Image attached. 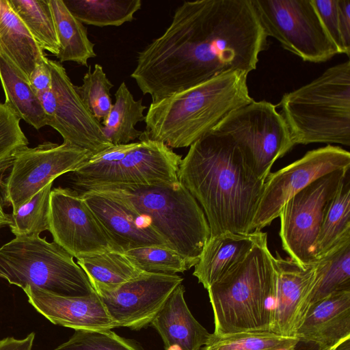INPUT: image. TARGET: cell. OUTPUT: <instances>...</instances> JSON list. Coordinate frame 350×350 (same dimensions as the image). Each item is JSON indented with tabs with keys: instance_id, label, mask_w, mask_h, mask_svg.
Returning a JSON list of instances; mask_svg holds the SVG:
<instances>
[{
	"instance_id": "obj_19",
	"label": "cell",
	"mask_w": 350,
	"mask_h": 350,
	"mask_svg": "<svg viewBox=\"0 0 350 350\" xmlns=\"http://www.w3.org/2000/svg\"><path fill=\"white\" fill-rule=\"evenodd\" d=\"M29 303L52 323L75 330H105L115 324L96 294L63 296L27 286Z\"/></svg>"
},
{
	"instance_id": "obj_18",
	"label": "cell",
	"mask_w": 350,
	"mask_h": 350,
	"mask_svg": "<svg viewBox=\"0 0 350 350\" xmlns=\"http://www.w3.org/2000/svg\"><path fill=\"white\" fill-rule=\"evenodd\" d=\"M81 196L118 252L151 245L170 247L148 219L124 202L92 191H82Z\"/></svg>"
},
{
	"instance_id": "obj_23",
	"label": "cell",
	"mask_w": 350,
	"mask_h": 350,
	"mask_svg": "<svg viewBox=\"0 0 350 350\" xmlns=\"http://www.w3.org/2000/svg\"><path fill=\"white\" fill-rule=\"evenodd\" d=\"M0 51L28 78L36 65L47 59L8 0H0Z\"/></svg>"
},
{
	"instance_id": "obj_10",
	"label": "cell",
	"mask_w": 350,
	"mask_h": 350,
	"mask_svg": "<svg viewBox=\"0 0 350 350\" xmlns=\"http://www.w3.org/2000/svg\"><path fill=\"white\" fill-rule=\"evenodd\" d=\"M349 168L330 172L314 180L292 196L280 213L282 248L291 259L304 267L315 262L313 247L324 216Z\"/></svg>"
},
{
	"instance_id": "obj_33",
	"label": "cell",
	"mask_w": 350,
	"mask_h": 350,
	"mask_svg": "<svg viewBox=\"0 0 350 350\" xmlns=\"http://www.w3.org/2000/svg\"><path fill=\"white\" fill-rule=\"evenodd\" d=\"M52 184L46 185L12 213L9 226L16 237L40 235L49 230Z\"/></svg>"
},
{
	"instance_id": "obj_7",
	"label": "cell",
	"mask_w": 350,
	"mask_h": 350,
	"mask_svg": "<svg viewBox=\"0 0 350 350\" xmlns=\"http://www.w3.org/2000/svg\"><path fill=\"white\" fill-rule=\"evenodd\" d=\"M0 278L23 290L31 286L63 296L95 292L73 256L39 235L16 237L0 247Z\"/></svg>"
},
{
	"instance_id": "obj_4",
	"label": "cell",
	"mask_w": 350,
	"mask_h": 350,
	"mask_svg": "<svg viewBox=\"0 0 350 350\" xmlns=\"http://www.w3.org/2000/svg\"><path fill=\"white\" fill-rule=\"evenodd\" d=\"M276 280L265 233L243 261L207 289L214 315L213 334L271 332Z\"/></svg>"
},
{
	"instance_id": "obj_21",
	"label": "cell",
	"mask_w": 350,
	"mask_h": 350,
	"mask_svg": "<svg viewBox=\"0 0 350 350\" xmlns=\"http://www.w3.org/2000/svg\"><path fill=\"white\" fill-rule=\"evenodd\" d=\"M179 284L151 323L161 337L165 350H200L211 334L195 319Z\"/></svg>"
},
{
	"instance_id": "obj_1",
	"label": "cell",
	"mask_w": 350,
	"mask_h": 350,
	"mask_svg": "<svg viewBox=\"0 0 350 350\" xmlns=\"http://www.w3.org/2000/svg\"><path fill=\"white\" fill-rule=\"evenodd\" d=\"M266 35L251 0L185 1L131 75L154 103L228 72L256 69Z\"/></svg>"
},
{
	"instance_id": "obj_12",
	"label": "cell",
	"mask_w": 350,
	"mask_h": 350,
	"mask_svg": "<svg viewBox=\"0 0 350 350\" xmlns=\"http://www.w3.org/2000/svg\"><path fill=\"white\" fill-rule=\"evenodd\" d=\"M48 64L51 88L38 96L46 125L55 129L64 142L86 150L91 155L111 146L103 133L101 122L85 107L62 64L49 59Z\"/></svg>"
},
{
	"instance_id": "obj_25",
	"label": "cell",
	"mask_w": 350,
	"mask_h": 350,
	"mask_svg": "<svg viewBox=\"0 0 350 350\" xmlns=\"http://www.w3.org/2000/svg\"><path fill=\"white\" fill-rule=\"evenodd\" d=\"M59 45L56 55L60 63L73 62L88 66L95 57L94 44L88 36L87 28L68 10L63 0H49Z\"/></svg>"
},
{
	"instance_id": "obj_16",
	"label": "cell",
	"mask_w": 350,
	"mask_h": 350,
	"mask_svg": "<svg viewBox=\"0 0 350 350\" xmlns=\"http://www.w3.org/2000/svg\"><path fill=\"white\" fill-rule=\"evenodd\" d=\"M273 260L277 280L271 332L296 337L310 307L316 265L304 267L291 258H283L277 252Z\"/></svg>"
},
{
	"instance_id": "obj_39",
	"label": "cell",
	"mask_w": 350,
	"mask_h": 350,
	"mask_svg": "<svg viewBox=\"0 0 350 350\" xmlns=\"http://www.w3.org/2000/svg\"><path fill=\"white\" fill-rule=\"evenodd\" d=\"M29 80L38 96L51 88V73L48 64V58L44 62L36 65L29 77Z\"/></svg>"
},
{
	"instance_id": "obj_37",
	"label": "cell",
	"mask_w": 350,
	"mask_h": 350,
	"mask_svg": "<svg viewBox=\"0 0 350 350\" xmlns=\"http://www.w3.org/2000/svg\"><path fill=\"white\" fill-rule=\"evenodd\" d=\"M53 350H140L111 329L75 330L70 339Z\"/></svg>"
},
{
	"instance_id": "obj_27",
	"label": "cell",
	"mask_w": 350,
	"mask_h": 350,
	"mask_svg": "<svg viewBox=\"0 0 350 350\" xmlns=\"http://www.w3.org/2000/svg\"><path fill=\"white\" fill-rule=\"evenodd\" d=\"M350 239V172L344 174L321 226L313 247L314 261Z\"/></svg>"
},
{
	"instance_id": "obj_40",
	"label": "cell",
	"mask_w": 350,
	"mask_h": 350,
	"mask_svg": "<svg viewBox=\"0 0 350 350\" xmlns=\"http://www.w3.org/2000/svg\"><path fill=\"white\" fill-rule=\"evenodd\" d=\"M35 334L30 333L23 339L7 337L0 340V350H32Z\"/></svg>"
},
{
	"instance_id": "obj_14",
	"label": "cell",
	"mask_w": 350,
	"mask_h": 350,
	"mask_svg": "<svg viewBox=\"0 0 350 350\" xmlns=\"http://www.w3.org/2000/svg\"><path fill=\"white\" fill-rule=\"evenodd\" d=\"M49 230L53 242L77 259L118 252L85 200L75 190H51Z\"/></svg>"
},
{
	"instance_id": "obj_15",
	"label": "cell",
	"mask_w": 350,
	"mask_h": 350,
	"mask_svg": "<svg viewBox=\"0 0 350 350\" xmlns=\"http://www.w3.org/2000/svg\"><path fill=\"white\" fill-rule=\"evenodd\" d=\"M183 278L144 273L115 288L96 290L116 327L139 330L150 325Z\"/></svg>"
},
{
	"instance_id": "obj_8",
	"label": "cell",
	"mask_w": 350,
	"mask_h": 350,
	"mask_svg": "<svg viewBox=\"0 0 350 350\" xmlns=\"http://www.w3.org/2000/svg\"><path fill=\"white\" fill-rule=\"evenodd\" d=\"M276 107L266 100H253L229 113L213 129L234 141L255 174L265 181L275 161L295 146Z\"/></svg>"
},
{
	"instance_id": "obj_42",
	"label": "cell",
	"mask_w": 350,
	"mask_h": 350,
	"mask_svg": "<svg viewBox=\"0 0 350 350\" xmlns=\"http://www.w3.org/2000/svg\"><path fill=\"white\" fill-rule=\"evenodd\" d=\"M11 215L7 214L3 208L2 201L0 196V229L5 226L10 225Z\"/></svg>"
},
{
	"instance_id": "obj_24",
	"label": "cell",
	"mask_w": 350,
	"mask_h": 350,
	"mask_svg": "<svg viewBox=\"0 0 350 350\" xmlns=\"http://www.w3.org/2000/svg\"><path fill=\"white\" fill-rule=\"evenodd\" d=\"M0 81L6 107L36 129L46 125L45 112L29 78L1 51Z\"/></svg>"
},
{
	"instance_id": "obj_36",
	"label": "cell",
	"mask_w": 350,
	"mask_h": 350,
	"mask_svg": "<svg viewBox=\"0 0 350 350\" xmlns=\"http://www.w3.org/2000/svg\"><path fill=\"white\" fill-rule=\"evenodd\" d=\"M113 85L107 77L103 66L99 64L94 65L83 78V83L76 86L75 89L85 107L93 116L100 122L109 113L113 103L110 96V90Z\"/></svg>"
},
{
	"instance_id": "obj_5",
	"label": "cell",
	"mask_w": 350,
	"mask_h": 350,
	"mask_svg": "<svg viewBox=\"0 0 350 350\" xmlns=\"http://www.w3.org/2000/svg\"><path fill=\"white\" fill-rule=\"evenodd\" d=\"M110 196L148 219L170 247L198 262L211 232L201 206L179 181L160 185H98L81 187Z\"/></svg>"
},
{
	"instance_id": "obj_22",
	"label": "cell",
	"mask_w": 350,
	"mask_h": 350,
	"mask_svg": "<svg viewBox=\"0 0 350 350\" xmlns=\"http://www.w3.org/2000/svg\"><path fill=\"white\" fill-rule=\"evenodd\" d=\"M265 232H226L210 237L204 247L193 275L206 290L244 260Z\"/></svg>"
},
{
	"instance_id": "obj_9",
	"label": "cell",
	"mask_w": 350,
	"mask_h": 350,
	"mask_svg": "<svg viewBox=\"0 0 350 350\" xmlns=\"http://www.w3.org/2000/svg\"><path fill=\"white\" fill-rule=\"evenodd\" d=\"M267 37L303 61L324 62L339 52L312 0H251Z\"/></svg>"
},
{
	"instance_id": "obj_28",
	"label": "cell",
	"mask_w": 350,
	"mask_h": 350,
	"mask_svg": "<svg viewBox=\"0 0 350 350\" xmlns=\"http://www.w3.org/2000/svg\"><path fill=\"white\" fill-rule=\"evenodd\" d=\"M94 291L115 288L145 272L137 269L124 253L117 251L77 258Z\"/></svg>"
},
{
	"instance_id": "obj_26",
	"label": "cell",
	"mask_w": 350,
	"mask_h": 350,
	"mask_svg": "<svg viewBox=\"0 0 350 350\" xmlns=\"http://www.w3.org/2000/svg\"><path fill=\"white\" fill-rule=\"evenodd\" d=\"M146 106L142 100H135L124 82L115 93V102L108 116L103 120V133L111 145L127 144L140 139L143 131L135 128L145 120Z\"/></svg>"
},
{
	"instance_id": "obj_35",
	"label": "cell",
	"mask_w": 350,
	"mask_h": 350,
	"mask_svg": "<svg viewBox=\"0 0 350 350\" xmlns=\"http://www.w3.org/2000/svg\"><path fill=\"white\" fill-rule=\"evenodd\" d=\"M297 337H286L269 332H245L211 336L200 350H273L297 341Z\"/></svg>"
},
{
	"instance_id": "obj_43",
	"label": "cell",
	"mask_w": 350,
	"mask_h": 350,
	"mask_svg": "<svg viewBox=\"0 0 350 350\" xmlns=\"http://www.w3.org/2000/svg\"><path fill=\"white\" fill-rule=\"evenodd\" d=\"M334 350H350V349L346 345H341L335 348Z\"/></svg>"
},
{
	"instance_id": "obj_41",
	"label": "cell",
	"mask_w": 350,
	"mask_h": 350,
	"mask_svg": "<svg viewBox=\"0 0 350 350\" xmlns=\"http://www.w3.org/2000/svg\"><path fill=\"white\" fill-rule=\"evenodd\" d=\"M335 347H323L310 341L299 340L292 344L280 347L273 350H334Z\"/></svg>"
},
{
	"instance_id": "obj_34",
	"label": "cell",
	"mask_w": 350,
	"mask_h": 350,
	"mask_svg": "<svg viewBox=\"0 0 350 350\" xmlns=\"http://www.w3.org/2000/svg\"><path fill=\"white\" fill-rule=\"evenodd\" d=\"M339 53L350 55V0H312Z\"/></svg>"
},
{
	"instance_id": "obj_11",
	"label": "cell",
	"mask_w": 350,
	"mask_h": 350,
	"mask_svg": "<svg viewBox=\"0 0 350 350\" xmlns=\"http://www.w3.org/2000/svg\"><path fill=\"white\" fill-rule=\"evenodd\" d=\"M91 154L63 142H44L34 148L24 147L14 156L4 184V200L16 211L40 190L60 175L75 172Z\"/></svg>"
},
{
	"instance_id": "obj_17",
	"label": "cell",
	"mask_w": 350,
	"mask_h": 350,
	"mask_svg": "<svg viewBox=\"0 0 350 350\" xmlns=\"http://www.w3.org/2000/svg\"><path fill=\"white\" fill-rule=\"evenodd\" d=\"M181 160V155L162 142L141 140L98 182L91 185L172 184L178 181V171Z\"/></svg>"
},
{
	"instance_id": "obj_30",
	"label": "cell",
	"mask_w": 350,
	"mask_h": 350,
	"mask_svg": "<svg viewBox=\"0 0 350 350\" xmlns=\"http://www.w3.org/2000/svg\"><path fill=\"white\" fill-rule=\"evenodd\" d=\"M83 24L103 27H118L135 18L141 9V0H63Z\"/></svg>"
},
{
	"instance_id": "obj_2",
	"label": "cell",
	"mask_w": 350,
	"mask_h": 350,
	"mask_svg": "<svg viewBox=\"0 0 350 350\" xmlns=\"http://www.w3.org/2000/svg\"><path fill=\"white\" fill-rule=\"evenodd\" d=\"M178 180L203 210L213 237L252 232L265 180L228 135L212 130L189 146Z\"/></svg>"
},
{
	"instance_id": "obj_13",
	"label": "cell",
	"mask_w": 350,
	"mask_h": 350,
	"mask_svg": "<svg viewBox=\"0 0 350 350\" xmlns=\"http://www.w3.org/2000/svg\"><path fill=\"white\" fill-rule=\"evenodd\" d=\"M350 167V153L330 144L307 152L288 165L270 173L252 224L261 231L279 217L284 204L295 194L321 176Z\"/></svg>"
},
{
	"instance_id": "obj_38",
	"label": "cell",
	"mask_w": 350,
	"mask_h": 350,
	"mask_svg": "<svg viewBox=\"0 0 350 350\" xmlns=\"http://www.w3.org/2000/svg\"><path fill=\"white\" fill-rule=\"evenodd\" d=\"M21 119L0 103V178L10 167L14 154L27 146L28 139L20 126Z\"/></svg>"
},
{
	"instance_id": "obj_3",
	"label": "cell",
	"mask_w": 350,
	"mask_h": 350,
	"mask_svg": "<svg viewBox=\"0 0 350 350\" xmlns=\"http://www.w3.org/2000/svg\"><path fill=\"white\" fill-rule=\"evenodd\" d=\"M247 78L243 72H225L151 103L139 141H158L172 149L190 146L229 113L254 100Z\"/></svg>"
},
{
	"instance_id": "obj_32",
	"label": "cell",
	"mask_w": 350,
	"mask_h": 350,
	"mask_svg": "<svg viewBox=\"0 0 350 350\" xmlns=\"http://www.w3.org/2000/svg\"><path fill=\"white\" fill-rule=\"evenodd\" d=\"M124 254L137 269L149 273L176 275L190 269L198 262L163 245L141 247Z\"/></svg>"
},
{
	"instance_id": "obj_6",
	"label": "cell",
	"mask_w": 350,
	"mask_h": 350,
	"mask_svg": "<svg viewBox=\"0 0 350 350\" xmlns=\"http://www.w3.org/2000/svg\"><path fill=\"white\" fill-rule=\"evenodd\" d=\"M276 106L295 145L350 146V62L333 66L283 95Z\"/></svg>"
},
{
	"instance_id": "obj_29",
	"label": "cell",
	"mask_w": 350,
	"mask_h": 350,
	"mask_svg": "<svg viewBox=\"0 0 350 350\" xmlns=\"http://www.w3.org/2000/svg\"><path fill=\"white\" fill-rule=\"evenodd\" d=\"M314 263L316 277L310 306L331 294L350 291V239L330 250Z\"/></svg>"
},
{
	"instance_id": "obj_20",
	"label": "cell",
	"mask_w": 350,
	"mask_h": 350,
	"mask_svg": "<svg viewBox=\"0 0 350 350\" xmlns=\"http://www.w3.org/2000/svg\"><path fill=\"white\" fill-rule=\"evenodd\" d=\"M296 337L323 347H335L350 338V291H342L311 304Z\"/></svg>"
},
{
	"instance_id": "obj_31",
	"label": "cell",
	"mask_w": 350,
	"mask_h": 350,
	"mask_svg": "<svg viewBox=\"0 0 350 350\" xmlns=\"http://www.w3.org/2000/svg\"><path fill=\"white\" fill-rule=\"evenodd\" d=\"M8 2L39 46L56 56L59 45L49 0H8Z\"/></svg>"
}]
</instances>
